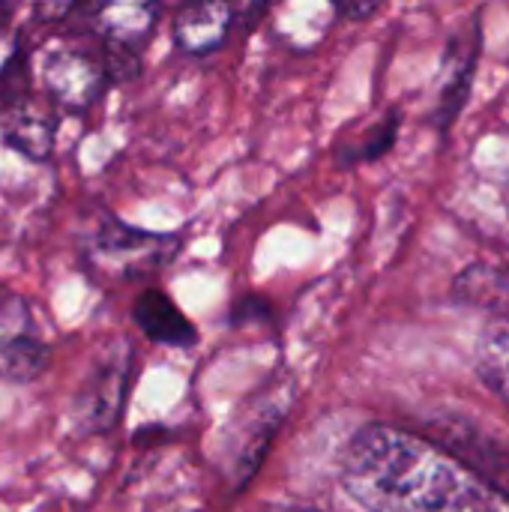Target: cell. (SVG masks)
<instances>
[{
  "mask_svg": "<svg viewBox=\"0 0 509 512\" xmlns=\"http://www.w3.org/2000/svg\"><path fill=\"white\" fill-rule=\"evenodd\" d=\"M81 0H36V18L42 21H60L72 12V6Z\"/></svg>",
  "mask_w": 509,
  "mask_h": 512,
  "instance_id": "14",
  "label": "cell"
},
{
  "mask_svg": "<svg viewBox=\"0 0 509 512\" xmlns=\"http://www.w3.org/2000/svg\"><path fill=\"white\" fill-rule=\"evenodd\" d=\"M333 6L345 15V18H369L378 6V0H333Z\"/></svg>",
  "mask_w": 509,
  "mask_h": 512,
  "instance_id": "15",
  "label": "cell"
},
{
  "mask_svg": "<svg viewBox=\"0 0 509 512\" xmlns=\"http://www.w3.org/2000/svg\"><path fill=\"white\" fill-rule=\"evenodd\" d=\"M228 0H189L174 18V42L189 54L216 51L231 27Z\"/></svg>",
  "mask_w": 509,
  "mask_h": 512,
  "instance_id": "7",
  "label": "cell"
},
{
  "mask_svg": "<svg viewBox=\"0 0 509 512\" xmlns=\"http://www.w3.org/2000/svg\"><path fill=\"white\" fill-rule=\"evenodd\" d=\"M477 57H480V30L474 27L468 42H456L450 48V66H447V78L441 87V102L435 108V120L438 126L447 132L453 126V120L462 114L468 93H471V81H474V69H477Z\"/></svg>",
  "mask_w": 509,
  "mask_h": 512,
  "instance_id": "10",
  "label": "cell"
},
{
  "mask_svg": "<svg viewBox=\"0 0 509 512\" xmlns=\"http://www.w3.org/2000/svg\"><path fill=\"white\" fill-rule=\"evenodd\" d=\"M81 6L108 48L135 51L156 21V0H81Z\"/></svg>",
  "mask_w": 509,
  "mask_h": 512,
  "instance_id": "6",
  "label": "cell"
},
{
  "mask_svg": "<svg viewBox=\"0 0 509 512\" xmlns=\"http://www.w3.org/2000/svg\"><path fill=\"white\" fill-rule=\"evenodd\" d=\"M132 318L150 342H159L168 348H189L198 339L189 318L162 291H144L135 300Z\"/></svg>",
  "mask_w": 509,
  "mask_h": 512,
  "instance_id": "8",
  "label": "cell"
},
{
  "mask_svg": "<svg viewBox=\"0 0 509 512\" xmlns=\"http://www.w3.org/2000/svg\"><path fill=\"white\" fill-rule=\"evenodd\" d=\"M105 75L108 69L75 45L51 48L42 60V84L48 96L69 111H84L93 105L105 87Z\"/></svg>",
  "mask_w": 509,
  "mask_h": 512,
  "instance_id": "5",
  "label": "cell"
},
{
  "mask_svg": "<svg viewBox=\"0 0 509 512\" xmlns=\"http://www.w3.org/2000/svg\"><path fill=\"white\" fill-rule=\"evenodd\" d=\"M477 360H480V375L509 405V318L507 321H495L480 336Z\"/></svg>",
  "mask_w": 509,
  "mask_h": 512,
  "instance_id": "11",
  "label": "cell"
},
{
  "mask_svg": "<svg viewBox=\"0 0 509 512\" xmlns=\"http://www.w3.org/2000/svg\"><path fill=\"white\" fill-rule=\"evenodd\" d=\"M15 60H18V42L15 36L0 24V81H6L15 69Z\"/></svg>",
  "mask_w": 509,
  "mask_h": 512,
  "instance_id": "13",
  "label": "cell"
},
{
  "mask_svg": "<svg viewBox=\"0 0 509 512\" xmlns=\"http://www.w3.org/2000/svg\"><path fill=\"white\" fill-rule=\"evenodd\" d=\"M18 6V0H0V24L12 15V9Z\"/></svg>",
  "mask_w": 509,
  "mask_h": 512,
  "instance_id": "16",
  "label": "cell"
},
{
  "mask_svg": "<svg viewBox=\"0 0 509 512\" xmlns=\"http://www.w3.org/2000/svg\"><path fill=\"white\" fill-rule=\"evenodd\" d=\"M498 486H501V489L509 495V468H507V474H504V480H498Z\"/></svg>",
  "mask_w": 509,
  "mask_h": 512,
  "instance_id": "17",
  "label": "cell"
},
{
  "mask_svg": "<svg viewBox=\"0 0 509 512\" xmlns=\"http://www.w3.org/2000/svg\"><path fill=\"white\" fill-rule=\"evenodd\" d=\"M396 132H399V114L384 117V120H381V126H378L372 135H366V141L360 144V150H357V156H354V159H363V162L378 159L381 153H387V150L393 147Z\"/></svg>",
  "mask_w": 509,
  "mask_h": 512,
  "instance_id": "12",
  "label": "cell"
},
{
  "mask_svg": "<svg viewBox=\"0 0 509 512\" xmlns=\"http://www.w3.org/2000/svg\"><path fill=\"white\" fill-rule=\"evenodd\" d=\"M132 354L126 342H114L102 360L87 372L78 396H75V423L81 432H108L123 408L129 387Z\"/></svg>",
  "mask_w": 509,
  "mask_h": 512,
  "instance_id": "4",
  "label": "cell"
},
{
  "mask_svg": "<svg viewBox=\"0 0 509 512\" xmlns=\"http://www.w3.org/2000/svg\"><path fill=\"white\" fill-rule=\"evenodd\" d=\"M342 483L366 512H509L498 483L444 447L381 423L345 444Z\"/></svg>",
  "mask_w": 509,
  "mask_h": 512,
  "instance_id": "1",
  "label": "cell"
},
{
  "mask_svg": "<svg viewBox=\"0 0 509 512\" xmlns=\"http://www.w3.org/2000/svg\"><path fill=\"white\" fill-rule=\"evenodd\" d=\"M51 348L24 297L0 291V381L27 384L45 372Z\"/></svg>",
  "mask_w": 509,
  "mask_h": 512,
  "instance_id": "3",
  "label": "cell"
},
{
  "mask_svg": "<svg viewBox=\"0 0 509 512\" xmlns=\"http://www.w3.org/2000/svg\"><path fill=\"white\" fill-rule=\"evenodd\" d=\"M6 144L30 159H45L54 144V117L33 99H12L3 114Z\"/></svg>",
  "mask_w": 509,
  "mask_h": 512,
  "instance_id": "9",
  "label": "cell"
},
{
  "mask_svg": "<svg viewBox=\"0 0 509 512\" xmlns=\"http://www.w3.org/2000/svg\"><path fill=\"white\" fill-rule=\"evenodd\" d=\"M174 234H150L117 219H105L87 246V264L108 279H141L162 270L177 255Z\"/></svg>",
  "mask_w": 509,
  "mask_h": 512,
  "instance_id": "2",
  "label": "cell"
}]
</instances>
